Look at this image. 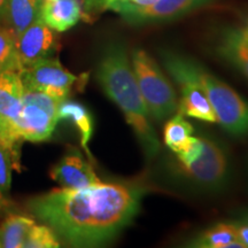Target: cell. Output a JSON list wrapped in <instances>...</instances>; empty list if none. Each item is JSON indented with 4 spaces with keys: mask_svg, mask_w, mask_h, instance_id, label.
Masks as SVG:
<instances>
[{
    "mask_svg": "<svg viewBox=\"0 0 248 248\" xmlns=\"http://www.w3.org/2000/svg\"><path fill=\"white\" fill-rule=\"evenodd\" d=\"M144 195L141 186L100 182L83 188H55L31 199L28 208L70 246L98 247L131 224Z\"/></svg>",
    "mask_w": 248,
    "mask_h": 248,
    "instance_id": "cell-1",
    "label": "cell"
},
{
    "mask_svg": "<svg viewBox=\"0 0 248 248\" xmlns=\"http://www.w3.org/2000/svg\"><path fill=\"white\" fill-rule=\"evenodd\" d=\"M97 77L108 98L122 110L146 156L148 159L156 156L160 151V140L151 123L150 111L122 44L113 43L105 48L99 62Z\"/></svg>",
    "mask_w": 248,
    "mask_h": 248,
    "instance_id": "cell-2",
    "label": "cell"
},
{
    "mask_svg": "<svg viewBox=\"0 0 248 248\" xmlns=\"http://www.w3.org/2000/svg\"><path fill=\"white\" fill-rule=\"evenodd\" d=\"M191 70L206 92L218 123L234 137L248 136V101L230 85L190 59Z\"/></svg>",
    "mask_w": 248,
    "mask_h": 248,
    "instance_id": "cell-3",
    "label": "cell"
},
{
    "mask_svg": "<svg viewBox=\"0 0 248 248\" xmlns=\"http://www.w3.org/2000/svg\"><path fill=\"white\" fill-rule=\"evenodd\" d=\"M183 182L194 190L221 192L231 181L232 168L229 151L221 141L202 138V150L190 162L177 166Z\"/></svg>",
    "mask_w": 248,
    "mask_h": 248,
    "instance_id": "cell-4",
    "label": "cell"
},
{
    "mask_svg": "<svg viewBox=\"0 0 248 248\" xmlns=\"http://www.w3.org/2000/svg\"><path fill=\"white\" fill-rule=\"evenodd\" d=\"M131 66L150 115L156 121H163L176 114L177 94L153 58L144 49H135Z\"/></svg>",
    "mask_w": 248,
    "mask_h": 248,
    "instance_id": "cell-5",
    "label": "cell"
},
{
    "mask_svg": "<svg viewBox=\"0 0 248 248\" xmlns=\"http://www.w3.org/2000/svg\"><path fill=\"white\" fill-rule=\"evenodd\" d=\"M161 58L164 68L181 86L182 98L178 101L179 113L184 116L194 117L206 122H216L215 113L206 92L192 73L190 59L170 51L162 52Z\"/></svg>",
    "mask_w": 248,
    "mask_h": 248,
    "instance_id": "cell-6",
    "label": "cell"
},
{
    "mask_svg": "<svg viewBox=\"0 0 248 248\" xmlns=\"http://www.w3.org/2000/svg\"><path fill=\"white\" fill-rule=\"evenodd\" d=\"M61 102L42 91L24 89L22 109L17 122L21 139L40 142L51 138L59 121Z\"/></svg>",
    "mask_w": 248,
    "mask_h": 248,
    "instance_id": "cell-7",
    "label": "cell"
},
{
    "mask_svg": "<svg viewBox=\"0 0 248 248\" xmlns=\"http://www.w3.org/2000/svg\"><path fill=\"white\" fill-rule=\"evenodd\" d=\"M24 86L20 73L4 70L0 73V140L16 153L23 141L18 135L17 122L22 109Z\"/></svg>",
    "mask_w": 248,
    "mask_h": 248,
    "instance_id": "cell-8",
    "label": "cell"
},
{
    "mask_svg": "<svg viewBox=\"0 0 248 248\" xmlns=\"http://www.w3.org/2000/svg\"><path fill=\"white\" fill-rule=\"evenodd\" d=\"M24 89L37 90L58 100H66L77 76L55 59H43L20 73Z\"/></svg>",
    "mask_w": 248,
    "mask_h": 248,
    "instance_id": "cell-9",
    "label": "cell"
},
{
    "mask_svg": "<svg viewBox=\"0 0 248 248\" xmlns=\"http://www.w3.org/2000/svg\"><path fill=\"white\" fill-rule=\"evenodd\" d=\"M212 0H156L145 7H131L113 2L108 5L107 9L120 13L130 23L144 24L172 20Z\"/></svg>",
    "mask_w": 248,
    "mask_h": 248,
    "instance_id": "cell-10",
    "label": "cell"
},
{
    "mask_svg": "<svg viewBox=\"0 0 248 248\" xmlns=\"http://www.w3.org/2000/svg\"><path fill=\"white\" fill-rule=\"evenodd\" d=\"M55 37L53 30L42 18H37L16 38V48L22 69L46 59L53 51Z\"/></svg>",
    "mask_w": 248,
    "mask_h": 248,
    "instance_id": "cell-11",
    "label": "cell"
},
{
    "mask_svg": "<svg viewBox=\"0 0 248 248\" xmlns=\"http://www.w3.org/2000/svg\"><path fill=\"white\" fill-rule=\"evenodd\" d=\"M49 175L63 188H83L100 183L91 164L77 150L64 155L52 168Z\"/></svg>",
    "mask_w": 248,
    "mask_h": 248,
    "instance_id": "cell-12",
    "label": "cell"
},
{
    "mask_svg": "<svg viewBox=\"0 0 248 248\" xmlns=\"http://www.w3.org/2000/svg\"><path fill=\"white\" fill-rule=\"evenodd\" d=\"M82 16L83 12L78 0L43 1L40 7V18L46 26L58 32H63L76 26Z\"/></svg>",
    "mask_w": 248,
    "mask_h": 248,
    "instance_id": "cell-13",
    "label": "cell"
},
{
    "mask_svg": "<svg viewBox=\"0 0 248 248\" xmlns=\"http://www.w3.org/2000/svg\"><path fill=\"white\" fill-rule=\"evenodd\" d=\"M42 0H6L2 16V26L8 28L17 37L40 17Z\"/></svg>",
    "mask_w": 248,
    "mask_h": 248,
    "instance_id": "cell-14",
    "label": "cell"
},
{
    "mask_svg": "<svg viewBox=\"0 0 248 248\" xmlns=\"http://www.w3.org/2000/svg\"><path fill=\"white\" fill-rule=\"evenodd\" d=\"M217 52L248 79V42L243 29L230 28L223 31Z\"/></svg>",
    "mask_w": 248,
    "mask_h": 248,
    "instance_id": "cell-15",
    "label": "cell"
},
{
    "mask_svg": "<svg viewBox=\"0 0 248 248\" xmlns=\"http://www.w3.org/2000/svg\"><path fill=\"white\" fill-rule=\"evenodd\" d=\"M188 246L199 248H244L237 237L233 222L210 226L190 241Z\"/></svg>",
    "mask_w": 248,
    "mask_h": 248,
    "instance_id": "cell-16",
    "label": "cell"
},
{
    "mask_svg": "<svg viewBox=\"0 0 248 248\" xmlns=\"http://www.w3.org/2000/svg\"><path fill=\"white\" fill-rule=\"evenodd\" d=\"M59 120H69L78 130L80 136V144L90 156L88 144L93 133V119L88 108L75 101H68L67 99L60 104L59 107Z\"/></svg>",
    "mask_w": 248,
    "mask_h": 248,
    "instance_id": "cell-17",
    "label": "cell"
},
{
    "mask_svg": "<svg viewBox=\"0 0 248 248\" xmlns=\"http://www.w3.org/2000/svg\"><path fill=\"white\" fill-rule=\"evenodd\" d=\"M36 223L21 215H9L0 224V248H23L30 229Z\"/></svg>",
    "mask_w": 248,
    "mask_h": 248,
    "instance_id": "cell-18",
    "label": "cell"
},
{
    "mask_svg": "<svg viewBox=\"0 0 248 248\" xmlns=\"http://www.w3.org/2000/svg\"><path fill=\"white\" fill-rule=\"evenodd\" d=\"M193 126L190 122L185 120L184 115L177 111L167 122L163 130L164 144L171 150L173 153L177 154L184 150L188 144L193 133Z\"/></svg>",
    "mask_w": 248,
    "mask_h": 248,
    "instance_id": "cell-19",
    "label": "cell"
},
{
    "mask_svg": "<svg viewBox=\"0 0 248 248\" xmlns=\"http://www.w3.org/2000/svg\"><path fill=\"white\" fill-rule=\"evenodd\" d=\"M0 69L21 73L20 59L16 48V37L8 28L0 24Z\"/></svg>",
    "mask_w": 248,
    "mask_h": 248,
    "instance_id": "cell-20",
    "label": "cell"
},
{
    "mask_svg": "<svg viewBox=\"0 0 248 248\" xmlns=\"http://www.w3.org/2000/svg\"><path fill=\"white\" fill-rule=\"evenodd\" d=\"M60 246V241L53 229L48 225L35 224L30 229L23 247L26 248H55Z\"/></svg>",
    "mask_w": 248,
    "mask_h": 248,
    "instance_id": "cell-21",
    "label": "cell"
},
{
    "mask_svg": "<svg viewBox=\"0 0 248 248\" xmlns=\"http://www.w3.org/2000/svg\"><path fill=\"white\" fill-rule=\"evenodd\" d=\"M14 154L11 147L0 140V191L5 194L11 188Z\"/></svg>",
    "mask_w": 248,
    "mask_h": 248,
    "instance_id": "cell-22",
    "label": "cell"
},
{
    "mask_svg": "<svg viewBox=\"0 0 248 248\" xmlns=\"http://www.w3.org/2000/svg\"><path fill=\"white\" fill-rule=\"evenodd\" d=\"M107 0H84V9L88 14L97 13V12L106 9Z\"/></svg>",
    "mask_w": 248,
    "mask_h": 248,
    "instance_id": "cell-23",
    "label": "cell"
},
{
    "mask_svg": "<svg viewBox=\"0 0 248 248\" xmlns=\"http://www.w3.org/2000/svg\"><path fill=\"white\" fill-rule=\"evenodd\" d=\"M233 224L235 225V230H237L238 240L240 241L244 248H248V224L238 222H233Z\"/></svg>",
    "mask_w": 248,
    "mask_h": 248,
    "instance_id": "cell-24",
    "label": "cell"
},
{
    "mask_svg": "<svg viewBox=\"0 0 248 248\" xmlns=\"http://www.w3.org/2000/svg\"><path fill=\"white\" fill-rule=\"evenodd\" d=\"M232 221L248 224V207H246V208H243V209H239L238 212H235L233 215V219H232Z\"/></svg>",
    "mask_w": 248,
    "mask_h": 248,
    "instance_id": "cell-25",
    "label": "cell"
},
{
    "mask_svg": "<svg viewBox=\"0 0 248 248\" xmlns=\"http://www.w3.org/2000/svg\"><path fill=\"white\" fill-rule=\"evenodd\" d=\"M8 200L6 199L5 197V193H2L1 191H0V212H1L2 209L6 208V207L8 206Z\"/></svg>",
    "mask_w": 248,
    "mask_h": 248,
    "instance_id": "cell-26",
    "label": "cell"
},
{
    "mask_svg": "<svg viewBox=\"0 0 248 248\" xmlns=\"http://www.w3.org/2000/svg\"><path fill=\"white\" fill-rule=\"evenodd\" d=\"M5 2H6V0H0V18H1V16H2V13H4Z\"/></svg>",
    "mask_w": 248,
    "mask_h": 248,
    "instance_id": "cell-27",
    "label": "cell"
},
{
    "mask_svg": "<svg viewBox=\"0 0 248 248\" xmlns=\"http://www.w3.org/2000/svg\"><path fill=\"white\" fill-rule=\"evenodd\" d=\"M243 33H244L245 38H246V40L248 42V23H247L246 28H245V29H243Z\"/></svg>",
    "mask_w": 248,
    "mask_h": 248,
    "instance_id": "cell-28",
    "label": "cell"
},
{
    "mask_svg": "<svg viewBox=\"0 0 248 248\" xmlns=\"http://www.w3.org/2000/svg\"><path fill=\"white\" fill-rule=\"evenodd\" d=\"M42 1H53V0H42Z\"/></svg>",
    "mask_w": 248,
    "mask_h": 248,
    "instance_id": "cell-29",
    "label": "cell"
},
{
    "mask_svg": "<svg viewBox=\"0 0 248 248\" xmlns=\"http://www.w3.org/2000/svg\"><path fill=\"white\" fill-rule=\"evenodd\" d=\"M1 71H2V70H1V69H0V73H1Z\"/></svg>",
    "mask_w": 248,
    "mask_h": 248,
    "instance_id": "cell-30",
    "label": "cell"
},
{
    "mask_svg": "<svg viewBox=\"0 0 248 248\" xmlns=\"http://www.w3.org/2000/svg\"><path fill=\"white\" fill-rule=\"evenodd\" d=\"M115 1H116V0H115Z\"/></svg>",
    "mask_w": 248,
    "mask_h": 248,
    "instance_id": "cell-31",
    "label": "cell"
}]
</instances>
